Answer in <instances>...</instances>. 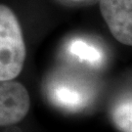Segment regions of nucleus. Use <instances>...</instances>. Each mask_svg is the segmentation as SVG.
Instances as JSON below:
<instances>
[{
    "label": "nucleus",
    "mask_w": 132,
    "mask_h": 132,
    "mask_svg": "<svg viewBox=\"0 0 132 132\" xmlns=\"http://www.w3.org/2000/svg\"><path fill=\"white\" fill-rule=\"evenodd\" d=\"M131 99L119 103L113 112V120L117 127L122 132H132Z\"/></svg>",
    "instance_id": "4"
},
{
    "label": "nucleus",
    "mask_w": 132,
    "mask_h": 132,
    "mask_svg": "<svg viewBox=\"0 0 132 132\" xmlns=\"http://www.w3.org/2000/svg\"><path fill=\"white\" fill-rule=\"evenodd\" d=\"M27 48L17 16L0 4V80H13L21 73Z\"/></svg>",
    "instance_id": "1"
},
{
    "label": "nucleus",
    "mask_w": 132,
    "mask_h": 132,
    "mask_svg": "<svg viewBox=\"0 0 132 132\" xmlns=\"http://www.w3.org/2000/svg\"><path fill=\"white\" fill-rule=\"evenodd\" d=\"M70 51L71 54L79 58L82 61H86L91 64H97L101 61V52L97 48L90 45L81 39H76L71 42L70 46Z\"/></svg>",
    "instance_id": "5"
},
{
    "label": "nucleus",
    "mask_w": 132,
    "mask_h": 132,
    "mask_svg": "<svg viewBox=\"0 0 132 132\" xmlns=\"http://www.w3.org/2000/svg\"><path fill=\"white\" fill-rule=\"evenodd\" d=\"M100 11L118 41L132 45V0H100Z\"/></svg>",
    "instance_id": "3"
},
{
    "label": "nucleus",
    "mask_w": 132,
    "mask_h": 132,
    "mask_svg": "<svg viewBox=\"0 0 132 132\" xmlns=\"http://www.w3.org/2000/svg\"><path fill=\"white\" fill-rule=\"evenodd\" d=\"M54 99L58 104L69 109L79 108L83 103L82 95L67 86L57 87L54 91Z\"/></svg>",
    "instance_id": "6"
},
{
    "label": "nucleus",
    "mask_w": 132,
    "mask_h": 132,
    "mask_svg": "<svg viewBox=\"0 0 132 132\" xmlns=\"http://www.w3.org/2000/svg\"><path fill=\"white\" fill-rule=\"evenodd\" d=\"M29 107V95L24 85L13 80H0V126L20 122Z\"/></svg>",
    "instance_id": "2"
}]
</instances>
